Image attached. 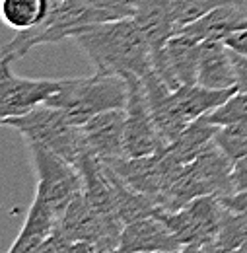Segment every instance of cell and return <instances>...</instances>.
Here are the masks:
<instances>
[{
  "label": "cell",
  "mask_w": 247,
  "mask_h": 253,
  "mask_svg": "<svg viewBox=\"0 0 247 253\" xmlns=\"http://www.w3.org/2000/svg\"><path fill=\"white\" fill-rule=\"evenodd\" d=\"M72 39L99 74L142 80L154 68L150 43L132 16L86 26Z\"/></svg>",
  "instance_id": "6da1fadb"
},
{
  "label": "cell",
  "mask_w": 247,
  "mask_h": 253,
  "mask_svg": "<svg viewBox=\"0 0 247 253\" xmlns=\"http://www.w3.org/2000/svg\"><path fill=\"white\" fill-rule=\"evenodd\" d=\"M2 125L18 130L24 136L26 144H39L68 160L76 168L80 160L90 152L82 125L72 123L62 109L51 107L47 103L24 115L2 119Z\"/></svg>",
  "instance_id": "7a4b0ae2"
},
{
  "label": "cell",
  "mask_w": 247,
  "mask_h": 253,
  "mask_svg": "<svg viewBox=\"0 0 247 253\" xmlns=\"http://www.w3.org/2000/svg\"><path fill=\"white\" fill-rule=\"evenodd\" d=\"M128 99V82L121 76L99 74L64 78L57 94L47 99V105L62 109L76 125H84L93 115L124 109Z\"/></svg>",
  "instance_id": "3957f363"
},
{
  "label": "cell",
  "mask_w": 247,
  "mask_h": 253,
  "mask_svg": "<svg viewBox=\"0 0 247 253\" xmlns=\"http://www.w3.org/2000/svg\"><path fill=\"white\" fill-rule=\"evenodd\" d=\"M156 216L181 242L183 252H216L222 203L214 195H203L177 211H158Z\"/></svg>",
  "instance_id": "277c9868"
},
{
  "label": "cell",
  "mask_w": 247,
  "mask_h": 253,
  "mask_svg": "<svg viewBox=\"0 0 247 253\" xmlns=\"http://www.w3.org/2000/svg\"><path fill=\"white\" fill-rule=\"evenodd\" d=\"M31 166L37 173L35 195L43 199L61 218L68 205L84 191L80 169L62 156L39 146L28 144Z\"/></svg>",
  "instance_id": "5b68a950"
},
{
  "label": "cell",
  "mask_w": 247,
  "mask_h": 253,
  "mask_svg": "<svg viewBox=\"0 0 247 253\" xmlns=\"http://www.w3.org/2000/svg\"><path fill=\"white\" fill-rule=\"evenodd\" d=\"M128 99L124 107V156H150L167 146L148 109L140 78H128Z\"/></svg>",
  "instance_id": "8992f818"
},
{
  "label": "cell",
  "mask_w": 247,
  "mask_h": 253,
  "mask_svg": "<svg viewBox=\"0 0 247 253\" xmlns=\"http://www.w3.org/2000/svg\"><path fill=\"white\" fill-rule=\"evenodd\" d=\"M61 230L72 242H88L97 252H117L121 242V230L111 224L88 203L84 191L74 197L59 220Z\"/></svg>",
  "instance_id": "52a82bcc"
},
{
  "label": "cell",
  "mask_w": 247,
  "mask_h": 253,
  "mask_svg": "<svg viewBox=\"0 0 247 253\" xmlns=\"http://www.w3.org/2000/svg\"><path fill=\"white\" fill-rule=\"evenodd\" d=\"M12 61L0 59V119L18 117L47 103L59 92L61 80H35L12 72Z\"/></svg>",
  "instance_id": "ba28073f"
},
{
  "label": "cell",
  "mask_w": 247,
  "mask_h": 253,
  "mask_svg": "<svg viewBox=\"0 0 247 253\" xmlns=\"http://www.w3.org/2000/svg\"><path fill=\"white\" fill-rule=\"evenodd\" d=\"M201 51H203V41L183 32H177L167 41L164 59L154 64V70L167 82L171 90H177L179 86L185 84H197Z\"/></svg>",
  "instance_id": "9c48e42d"
},
{
  "label": "cell",
  "mask_w": 247,
  "mask_h": 253,
  "mask_svg": "<svg viewBox=\"0 0 247 253\" xmlns=\"http://www.w3.org/2000/svg\"><path fill=\"white\" fill-rule=\"evenodd\" d=\"M144 94H146V103L148 109L154 117L156 126L160 128L162 136L167 140H175L181 130L185 128L191 121H187L185 115L181 113L177 101H175V90L167 86V82L156 72L154 68L142 78Z\"/></svg>",
  "instance_id": "30bf717a"
},
{
  "label": "cell",
  "mask_w": 247,
  "mask_h": 253,
  "mask_svg": "<svg viewBox=\"0 0 247 253\" xmlns=\"http://www.w3.org/2000/svg\"><path fill=\"white\" fill-rule=\"evenodd\" d=\"M84 136L93 156L111 164L124 156V109H111L93 115L84 125Z\"/></svg>",
  "instance_id": "8fae6325"
},
{
  "label": "cell",
  "mask_w": 247,
  "mask_h": 253,
  "mask_svg": "<svg viewBox=\"0 0 247 253\" xmlns=\"http://www.w3.org/2000/svg\"><path fill=\"white\" fill-rule=\"evenodd\" d=\"M123 253H177L183 252L181 242L158 216H146L126 224L121 234L119 250Z\"/></svg>",
  "instance_id": "7c38bea8"
},
{
  "label": "cell",
  "mask_w": 247,
  "mask_h": 253,
  "mask_svg": "<svg viewBox=\"0 0 247 253\" xmlns=\"http://www.w3.org/2000/svg\"><path fill=\"white\" fill-rule=\"evenodd\" d=\"M128 185L136 191L148 195L160 209L162 191L165 185L167 175V158L165 148L150 154V156H138V158H121L109 164Z\"/></svg>",
  "instance_id": "4fadbf2b"
},
{
  "label": "cell",
  "mask_w": 247,
  "mask_h": 253,
  "mask_svg": "<svg viewBox=\"0 0 247 253\" xmlns=\"http://www.w3.org/2000/svg\"><path fill=\"white\" fill-rule=\"evenodd\" d=\"M146 35L152 49V66L164 59L171 35L177 33L173 18V0H134L132 16Z\"/></svg>",
  "instance_id": "5bb4252c"
},
{
  "label": "cell",
  "mask_w": 247,
  "mask_h": 253,
  "mask_svg": "<svg viewBox=\"0 0 247 253\" xmlns=\"http://www.w3.org/2000/svg\"><path fill=\"white\" fill-rule=\"evenodd\" d=\"M189 166L206 195H214L218 199H222L236 193L234 181H232L234 162L220 150V146L214 140Z\"/></svg>",
  "instance_id": "9a60e30c"
},
{
  "label": "cell",
  "mask_w": 247,
  "mask_h": 253,
  "mask_svg": "<svg viewBox=\"0 0 247 253\" xmlns=\"http://www.w3.org/2000/svg\"><path fill=\"white\" fill-rule=\"evenodd\" d=\"M247 30V12L240 4H224L203 18L187 24L179 32L199 41H226L230 35Z\"/></svg>",
  "instance_id": "2e32d148"
},
{
  "label": "cell",
  "mask_w": 247,
  "mask_h": 253,
  "mask_svg": "<svg viewBox=\"0 0 247 253\" xmlns=\"http://www.w3.org/2000/svg\"><path fill=\"white\" fill-rule=\"evenodd\" d=\"M59 220L61 218L57 216V212L35 195L26 222L8 253H37V250L51 238V234L59 226Z\"/></svg>",
  "instance_id": "e0dca14e"
},
{
  "label": "cell",
  "mask_w": 247,
  "mask_h": 253,
  "mask_svg": "<svg viewBox=\"0 0 247 253\" xmlns=\"http://www.w3.org/2000/svg\"><path fill=\"white\" fill-rule=\"evenodd\" d=\"M197 84L216 90L236 88V68L232 51L224 41H203Z\"/></svg>",
  "instance_id": "ac0fdd59"
},
{
  "label": "cell",
  "mask_w": 247,
  "mask_h": 253,
  "mask_svg": "<svg viewBox=\"0 0 247 253\" xmlns=\"http://www.w3.org/2000/svg\"><path fill=\"white\" fill-rule=\"evenodd\" d=\"M107 173H109L113 193H115L117 212H119V218L124 226L140 220V218H146V216H156V212L160 209L148 195H144V193L134 189L132 185H128L109 164H107Z\"/></svg>",
  "instance_id": "d6986e66"
},
{
  "label": "cell",
  "mask_w": 247,
  "mask_h": 253,
  "mask_svg": "<svg viewBox=\"0 0 247 253\" xmlns=\"http://www.w3.org/2000/svg\"><path fill=\"white\" fill-rule=\"evenodd\" d=\"M218 126L210 121L208 113L193 119L189 125L181 130V134L167 144V150L173 158L183 164H191L212 140L216 134Z\"/></svg>",
  "instance_id": "ffe728a7"
},
{
  "label": "cell",
  "mask_w": 247,
  "mask_h": 253,
  "mask_svg": "<svg viewBox=\"0 0 247 253\" xmlns=\"http://www.w3.org/2000/svg\"><path fill=\"white\" fill-rule=\"evenodd\" d=\"M236 92H238V88L216 90V88H206L201 84H185L175 90V101L187 121H193L201 115L214 111Z\"/></svg>",
  "instance_id": "44dd1931"
},
{
  "label": "cell",
  "mask_w": 247,
  "mask_h": 253,
  "mask_svg": "<svg viewBox=\"0 0 247 253\" xmlns=\"http://www.w3.org/2000/svg\"><path fill=\"white\" fill-rule=\"evenodd\" d=\"M51 10V0H2V22L14 32H28L41 26Z\"/></svg>",
  "instance_id": "7402d4cb"
},
{
  "label": "cell",
  "mask_w": 247,
  "mask_h": 253,
  "mask_svg": "<svg viewBox=\"0 0 247 253\" xmlns=\"http://www.w3.org/2000/svg\"><path fill=\"white\" fill-rule=\"evenodd\" d=\"M247 244V216L222 205L216 252H240Z\"/></svg>",
  "instance_id": "603a6c76"
},
{
  "label": "cell",
  "mask_w": 247,
  "mask_h": 253,
  "mask_svg": "<svg viewBox=\"0 0 247 253\" xmlns=\"http://www.w3.org/2000/svg\"><path fill=\"white\" fill-rule=\"evenodd\" d=\"M224 4H240L244 6L246 0H173V18H175V28L177 32L185 28L187 24L203 18L210 10Z\"/></svg>",
  "instance_id": "cb8c5ba5"
},
{
  "label": "cell",
  "mask_w": 247,
  "mask_h": 253,
  "mask_svg": "<svg viewBox=\"0 0 247 253\" xmlns=\"http://www.w3.org/2000/svg\"><path fill=\"white\" fill-rule=\"evenodd\" d=\"M214 142L232 162H238L247 156V125L218 126Z\"/></svg>",
  "instance_id": "d4e9b609"
},
{
  "label": "cell",
  "mask_w": 247,
  "mask_h": 253,
  "mask_svg": "<svg viewBox=\"0 0 247 253\" xmlns=\"http://www.w3.org/2000/svg\"><path fill=\"white\" fill-rule=\"evenodd\" d=\"M210 121L216 126L226 125H247V94L236 92L230 99H226L220 107L208 113Z\"/></svg>",
  "instance_id": "484cf974"
},
{
  "label": "cell",
  "mask_w": 247,
  "mask_h": 253,
  "mask_svg": "<svg viewBox=\"0 0 247 253\" xmlns=\"http://www.w3.org/2000/svg\"><path fill=\"white\" fill-rule=\"evenodd\" d=\"M232 61H234V68H236V88L247 94V55L232 51Z\"/></svg>",
  "instance_id": "4316f807"
},
{
  "label": "cell",
  "mask_w": 247,
  "mask_h": 253,
  "mask_svg": "<svg viewBox=\"0 0 247 253\" xmlns=\"http://www.w3.org/2000/svg\"><path fill=\"white\" fill-rule=\"evenodd\" d=\"M232 181H234V189L236 193L247 191V156L234 162V169H232Z\"/></svg>",
  "instance_id": "83f0119b"
},
{
  "label": "cell",
  "mask_w": 247,
  "mask_h": 253,
  "mask_svg": "<svg viewBox=\"0 0 247 253\" xmlns=\"http://www.w3.org/2000/svg\"><path fill=\"white\" fill-rule=\"evenodd\" d=\"M220 203L240 214L247 216V191H240V193H234V195H228V197H222Z\"/></svg>",
  "instance_id": "f1b7e54d"
},
{
  "label": "cell",
  "mask_w": 247,
  "mask_h": 253,
  "mask_svg": "<svg viewBox=\"0 0 247 253\" xmlns=\"http://www.w3.org/2000/svg\"><path fill=\"white\" fill-rule=\"evenodd\" d=\"M232 51H238L242 55H247V30L246 32H238L234 35H230L226 41H224Z\"/></svg>",
  "instance_id": "f546056e"
}]
</instances>
